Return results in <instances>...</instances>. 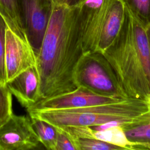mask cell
Here are the masks:
<instances>
[{
  "label": "cell",
  "instance_id": "13",
  "mask_svg": "<svg viewBox=\"0 0 150 150\" xmlns=\"http://www.w3.org/2000/svg\"><path fill=\"white\" fill-rule=\"evenodd\" d=\"M93 135L95 138L120 146L124 150H134V144L128 139L121 125H112L101 130L93 129Z\"/></svg>",
  "mask_w": 150,
  "mask_h": 150
},
{
  "label": "cell",
  "instance_id": "8",
  "mask_svg": "<svg viewBox=\"0 0 150 150\" xmlns=\"http://www.w3.org/2000/svg\"><path fill=\"white\" fill-rule=\"evenodd\" d=\"M34 66H36V55L31 46L7 28L5 51L6 83Z\"/></svg>",
  "mask_w": 150,
  "mask_h": 150
},
{
  "label": "cell",
  "instance_id": "23",
  "mask_svg": "<svg viewBox=\"0 0 150 150\" xmlns=\"http://www.w3.org/2000/svg\"><path fill=\"white\" fill-rule=\"evenodd\" d=\"M147 150H150V145L148 146V148H147Z\"/></svg>",
  "mask_w": 150,
  "mask_h": 150
},
{
  "label": "cell",
  "instance_id": "18",
  "mask_svg": "<svg viewBox=\"0 0 150 150\" xmlns=\"http://www.w3.org/2000/svg\"><path fill=\"white\" fill-rule=\"evenodd\" d=\"M7 25L0 15V83L6 85V74L5 66V33Z\"/></svg>",
  "mask_w": 150,
  "mask_h": 150
},
{
  "label": "cell",
  "instance_id": "2",
  "mask_svg": "<svg viewBox=\"0 0 150 150\" xmlns=\"http://www.w3.org/2000/svg\"><path fill=\"white\" fill-rule=\"evenodd\" d=\"M102 53L128 98L146 100L150 96V51L146 26L126 6L120 31Z\"/></svg>",
  "mask_w": 150,
  "mask_h": 150
},
{
  "label": "cell",
  "instance_id": "21",
  "mask_svg": "<svg viewBox=\"0 0 150 150\" xmlns=\"http://www.w3.org/2000/svg\"><path fill=\"white\" fill-rule=\"evenodd\" d=\"M146 35H147L149 47V51H150V23L148 24L146 26Z\"/></svg>",
  "mask_w": 150,
  "mask_h": 150
},
{
  "label": "cell",
  "instance_id": "11",
  "mask_svg": "<svg viewBox=\"0 0 150 150\" xmlns=\"http://www.w3.org/2000/svg\"><path fill=\"white\" fill-rule=\"evenodd\" d=\"M0 15L8 28L28 42L22 21L20 0H0Z\"/></svg>",
  "mask_w": 150,
  "mask_h": 150
},
{
  "label": "cell",
  "instance_id": "20",
  "mask_svg": "<svg viewBox=\"0 0 150 150\" xmlns=\"http://www.w3.org/2000/svg\"><path fill=\"white\" fill-rule=\"evenodd\" d=\"M55 4L64 5L67 6L72 7L80 4L86 0H53Z\"/></svg>",
  "mask_w": 150,
  "mask_h": 150
},
{
  "label": "cell",
  "instance_id": "9",
  "mask_svg": "<svg viewBox=\"0 0 150 150\" xmlns=\"http://www.w3.org/2000/svg\"><path fill=\"white\" fill-rule=\"evenodd\" d=\"M20 104L29 108L41 100L40 77L36 66L22 72L6 84Z\"/></svg>",
  "mask_w": 150,
  "mask_h": 150
},
{
  "label": "cell",
  "instance_id": "1",
  "mask_svg": "<svg viewBox=\"0 0 150 150\" xmlns=\"http://www.w3.org/2000/svg\"><path fill=\"white\" fill-rule=\"evenodd\" d=\"M83 54L76 6L54 3L40 48L36 54L41 100L77 88L74 72Z\"/></svg>",
  "mask_w": 150,
  "mask_h": 150
},
{
  "label": "cell",
  "instance_id": "14",
  "mask_svg": "<svg viewBox=\"0 0 150 150\" xmlns=\"http://www.w3.org/2000/svg\"><path fill=\"white\" fill-rule=\"evenodd\" d=\"M39 141L46 149L56 150L57 130L55 126L35 116L29 115Z\"/></svg>",
  "mask_w": 150,
  "mask_h": 150
},
{
  "label": "cell",
  "instance_id": "15",
  "mask_svg": "<svg viewBox=\"0 0 150 150\" xmlns=\"http://www.w3.org/2000/svg\"><path fill=\"white\" fill-rule=\"evenodd\" d=\"M76 150H124L122 148L94 137H83L70 138Z\"/></svg>",
  "mask_w": 150,
  "mask_h": 150
},
{
  "label": "cell",
  "instance_id": "17",
  "mask_svg": "<svg viewBox=\"0 0 150 150\" xmlns=\"http://www.w3.org/2000/svg\"><path fill=\"white\" fill-rule=\"evenodd\" d=\"M12 95L6 85L0 83V125L13 113Z\"/></svg>",
  "mask_w": 150,
  "mask_h": 150
},
{
  "label": "cell",
  "instance_id": "19",
  "mask_svg": "<svg viewBox=\"0 0 150 150\" xmlns=\"http://www.w3.org/2000/svg\"><path fill=\"white\" fill-rule=\"evenodd\" d=\"M56 128L57 134L56 150H76L74 144L66 132L61 128L56 127Z\"/></svg>",
  "mask_w": 150,
  "mask_h": 150
},
{
  "label": "cell",
  "instance_id": "3",
  "mask_svg": "<svg viewBox=\"0 0 150 150\" xmlns=\"http://www.w3.org/2000/svg\"><path fill=\"white\" fill-rule=\"evenodd\" d=\"M29 115L56 127H94L117 121L122 126L143 122L150 118L146 100L127 98L117 102L77 108L27 110Z\"/></svg>",
  "mask_w": 150,
  "mask_h": 150
},
{
  "label": "cell",
  "instance_id": "5",
  "mask_svg": "<svg viewBox=\"0 0 150 150\" xmlns=\"http://www.w3.org/2000/svg\"><path fill=\"white\" fill-rule=\"evenodd\" d=\"M23 23L35 55L39 50L54 2L53 0H20Z\"/></svg>",
  "mask_w": 150,
  "mask_h": 150
},
{
  "label": "cell",
  "instance_id": "7",
  "mask_svg": "<svg viewBox=\"0 0 150 150\" xmlns=\"http://www.w3.org/2000/svg\"><path fill=\"white\" fill-rule=\"evenodd\" d=\"M118 98L104 96L82 87L57 96L42 99L26 110L77 108L117 102Z\"/></svg>",
  "mask_w": 150,
  "mask_h": 150
},
{
  "label": "cell",
  "instance_id": "6",
  "mask_svg": "<svg viewBox=\"0 0 150 150\" xmlns=\"http://www.w3.org/2000/svg\"><path fill=\"white\" fill-rule=\"evenodd\" d=\"M40 144L29 115L12 113L0 125V150H28Z\"/></svg>",
  "mask_w": 150,
  "mask_h": 150
},
{
  "label": "cell",
  "instance_id": "10",
  "mask_svg": "<svg viewBox=\"0 0 150 150\" xmlns=\"http://www.w3.org/2000/svg\"><path fill=\"white\" fill-rule=\"evenodd\" d=\"M124 0H108L98 35L96 52L103 53L112 42L122 24Z\"/></svg>",
  "mask_w": 150,
  "mask_h": 150
},
{
  "label": "cell",
  "instance_id": "16",
  "mask_svg": "<svg viewBox=\"0 0 150 150\" xmlns=\"http://www.w3.org/2000/svg\"><path fill=\"white\" fill-rule=\"evenodd\" d=\"M125 6L145 26L150 23V0H124Z\"/></svg>",
  "mask_w": 150,
  "mask_h": 150
},
{
  "label": "cell",
  "instance_id": "22",
  "mask_svg": "<svg viewBox=\"0 0 150 150\" xmlns=\"http://www.w3.org/2000/svg\"><path fill=\"white\" fill-rule=\"evenodd\" d=\"M146 101H147V102H148V104H149V107H150V96L147 98Z\"/></svg>",
  "mask_w": 150,
  "mask_h": 150
},
{
  "label": "cell",
  "instance_id": "4",
  "mask_svg": "<svg viewBox=\"0 0 150 150\" xmlns=\"http://www.w3.org/2000/svg\"><path fill=\"white\" fill-rule=\"evenodd\" d=\"M77 87H82L98 94L120 100L129 98L118 77L102 53H84L74 72Z\"/></svg>",
  "mask_w": 150,
  "mask_h": 150
},
{
  "label": "cell",
  "instance_id": "12",
  "mask_svg": "<svg viewBox=\"0 0 150 150\" xmlns=\"http://www.w3.org/2000/svg\"><path fill=\"white\" fill-rule=\"evenodd\" d=\"M128 139L134 144V150L146 149L150 145V118L137 124L122 127Z\"/></svg>",
  "mask_w": 150,
  "mask_h": 150
}]
</instances>
